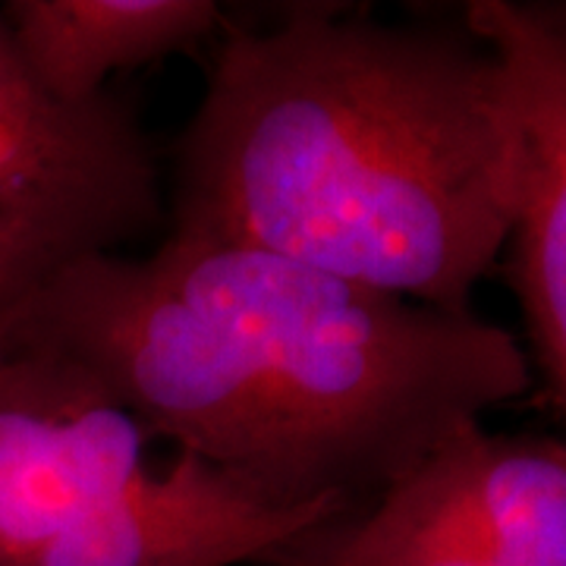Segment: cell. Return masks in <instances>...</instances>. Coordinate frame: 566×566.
<instances>
[{
	"label": "cell",
	"mask_w": 566,
	"mask_h": 566,
	"mask_svg": "<svg viewBox=\"0 0 566 566\" xmlns=\"http://www.w3.org/2000/svg\"><path fill=\"white\" fill-rule=\"evenodd\" d=\"M10 340L85 368L151 441L274 513L365 510L532 387L523 344L472 308L180 233L66 268Z\"/></svg>",
	"instance_id": "1"
},
{
	"label": "cell",
	"mask_w": 566,
	"mask_h": 566,
	"mask_svg": "<svg viewBox=\"0 0 566 566\" xmlns=\"http://www.w3.org/2000/svg\"><path fill=\"white\" fill-rule=\"evenodd\" d=\"M516 189V114L488 44L300 3L221 29L177 142L170 233L469 312Z\"/></svg>",
	"instance_id": "2"
},
{
	"label": "cell",
	"mask_w": 566,
	"mask_h": 566,
	"mask_svg": "<svg viewBox=\"0 0 566 566\" xmlns=\"http://www.w3.org/2000/svg\"><path fill=\"white\" fill-rule=\"evenodd\" d=\"M148 431L85 368L0 353V566H240L334 516L274 513Z\"/></svg>",
	"instance_id": "3"
},
{
	"label": "cell",
	"mask_w": 566,
	"mask_h": 566,
	"mask_svg": "<svg viewBox=\"0 0 566 566\" xmlns=\"http://www.w3.org/2000/svg\"><path fill=\"white\" fill-rule=\"evenodd\" d=\"M161 211L136 114L111 92L80 107L51 102L0 20V214L85 262L151 233Z\"/></svg>",
	"instance_id": "4"
},
{
	"label": "cell",
	"mask_w": 566,
	"mask_h": 566,
	"mask_svg": "<svg viewBox=\"0 0 566 566\" xmlns=\"http://www.w3.org/2000/svg\"><path fill=\"white\" fill-rule=\"evenodd\" d=\"M463 29L501 61L516 114L520 189L506 249L532 356L566 416V29L545 0H472Z\"/></svg>",
	"instance_id": "5"
},
{
	"label": "cell",
	"mask_w": 566,
	"mask_h": 566,
	"mask_svg": "<svg viewBox=\"0 0 566 566\" xmlns=\"http://www.w3.org/2000/svg\"><path fill=\"white\" fill-rule=\"evenodd\" d=\"M0 20L41 92L80 107L123 70L221 35L230 17L214 0H7Z\"/></svg>",
	"instance_id": "6"
},
{
	"label": "cell",
	"mask_w": 566,
	"mask_h": 566,
	"mask_svg": "<svg viewBox=\"0 0 566 566\" xmlns=\"http://www.w3.org/2000/svg\"><path fill=\"white\" fill-rule=\"evenodd\" d=\"M428 465L497 564L566 566V441L479 424Z\"/></svg>",
	"instance_id": "7"
},
{
	"label": "cell",
	"mask_w": 566,
	"mask_h": 566,
	"mask_svg": "<svg viewBox=\"0 0 566 566\" xmlns=\"http://www.w3.org/2000/svg\"><path fill=\"white\" fill-rule=\"evenodd\" d=\"M76 262L54 240L0 214V353L41 290Z\"/></svg>",
	"instance_id": "8"
},
{
	"label": "cell",
	"mask_w": 566,
	"mask_h": 566,
	"mask_svg": "<svg viewBox=\"0 0 566 566\" xmlns=\"http://www.w3.org/2000/svg\"><path fill=\"white\" fill-rule=\"evenodd\" d=\"M545 3H547V10H551V17L566 29V0H545Z\"/></svg>",
	"instance_id": "9"
}]
</instances>
